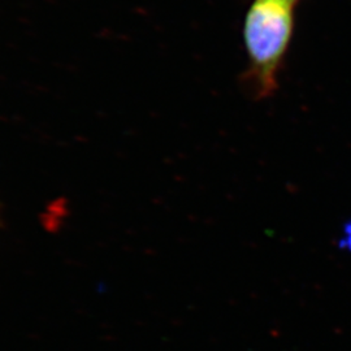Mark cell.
<instances>
[{"label": "cell", "mask_w": 351, "mask_h": 351, "mask_svg": "<svg viewBox=\"0 0 351 351\" xmlns=\"http://www.w3.org/2000/svg\"><path fill=\"white\" fill-rule=\"evenodd\" d=\"M294 29L293 5L280 0H255L245 17L243 40L249 75L258 97L276 90L277 73Z\"/></svg>", "instance_id": "1"}, {"label": "cell", "mask_w": 351, "mask_h": 351, "mask_svg": "<svg viewBox=\"0 0 351 351\" xmlns=\"http://www.w3.org/2000/svg\"><path fill=\"white\" fill-rule=\"evenodd\" d=\"M280 1H284V3H288L290 5H294L298 0H280Z\"/></svg>", "instance_id": "2"}]
</instances>
